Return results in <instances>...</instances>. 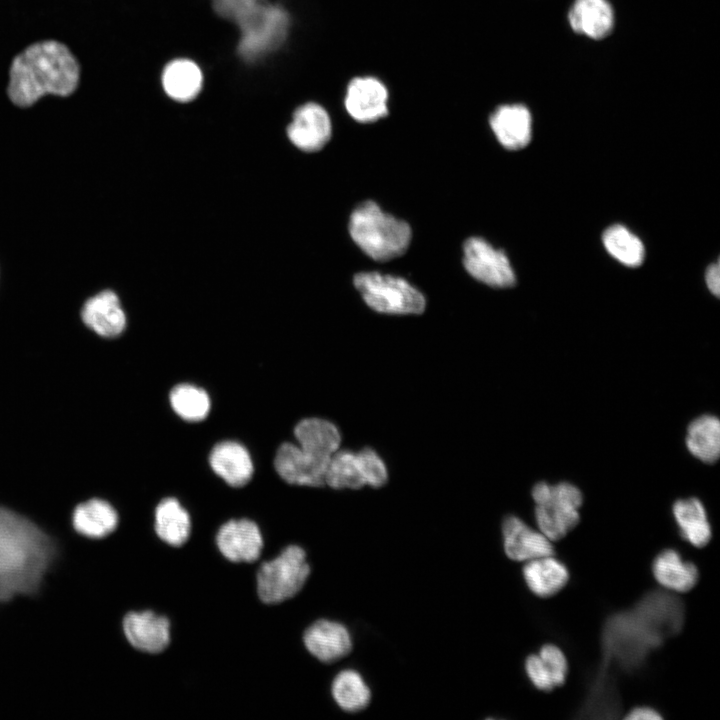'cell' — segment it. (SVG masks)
Wrapping results in <instances>:
<instances>
[{
  "label": "cell",
  "mask_w": 720,
  "mask_h": 720,
  "mask_svg": "<svg viewBox=\"0 0 720 720\" xmlns=\"http://www.w3.org/2000/svg\"><path fill=\"white\" fill-rule=\"evenodd\" d=\"M57 552L35 523L0 506V603L36 593Z\"/></svg>",
  "instance_id": "6da1fadb"
},
{
  "label": "cell",
  "mask_w": 720,
  "mask_h": 720,
  "mask_svg": "<svg viewBox=\"0 0 720 720\" xmlns=\"http://www.w3.org/2000/svg\"><path fill=\"white\" fill-rule=\"evenodd\" d=\"M78 80V63L66 46L56 41L39 42L12 62L8 95L15 105L28 107L48 93L70 95Z\"/></svg>",
  "instance_id": "7a4b0ae2"
},
{
  "label": "cell",
  "mask_w": 720,
  "mask_h": 720,
  "mask_svg": "<svg viewBox=\"0 0 720 720\" xmlns=\"http://www.w3.org/2000/svg\"><path fill=\"white\" fill-rule=\"evenodd\" d=\"M215 11L239 29L238 52L246 61L276 50L286 39L289 15L266 0H212Z\"/></svg>",
  "instance_id": "3957f363"
},
{
  "label": "cell",
  "mask_w": 720,
  "mask_h": 720,
  "mask_svg": "<svg viewBox=\"0 0 720 720\" xmlns=\"http://www.w3.org/2000/svg\"><path fill=\"white\" fill-rule=\"evenodd\" d=\"M348 229L356 245L376 261L402 256L412 238L407 222L383 212L371 200L362 202L353 210Z\"/></svg>",
  "instance_id": "277c9868"
},
{
  "label": "cell",
  "mask_w": 720,
  "mask_h": 720,
  "mask_svg": "<svg viewBox=\"0 0 720 720\" xmlns=\"http://www.w3.org/2000/svg\"><path fill=\"white\" fill-rule=\"evenodd\" d=\"M531 495L535 502L536 525L549 540H560L579 523L583 494L576 485L539 482Z\"/></svg>",
  "instance_id": "5b68a950"
},
{
  "label": "cell",
  "mask_w": 720,
  "mask_h": 720,
  "mask_svg": "<svg viewBox=\"0 0 720 720\" xmlns=\"http://www.w3.org/2000/svg\"><path fill=\"white\" fill-rule=\"evenodd\" d=\"M354 286L374 311L391 315H417L426 307L424 295L405 279L378 272H360Z\"/></svg>",
  "instance_id": "8992f818"
},
{
  "label": "cell",
  "mask_w": 720,
  "mask_h": 720,
  "mask_svg": "<svg viewBox=\"0 0 720 720\" xmlns=\"http://www.w3.org/2000/svg\"><path fill=\"white\" fill-rule=\"evenodd\" d=\"M310 571L304 549L287 546L277 557L260 566L257 573L260 600L277 604L294 597L303 588Z\"/></svg>",
  "instance_id": "52a82bcc"
},
{
  "label": "cell",
  "mask_w": 720,
  "mask_h": 720,
  "mask_svg": "<svg viewBox=\"0 0 720 720\" xmlns=\"http://www.w3.org/2000/svg\"><path fill=\"white\" fill-rule=\"evenodd\" d=\"M388 480L383 459L369 447L358 452L337 450L329 459L325 484L334 489H359L366 485L378 488Z\"/></svg>",
  "instance_id": "ba28073f"
},
{
  "label": "cell",
  "mask_w": 720,
  "mask_h": 720,
  "mask_svg": "<svg viewBox=\"0 0 720 720\" xmlns=\"http://www.w3.org/2000/svg\"><path fill=\"white\" fill-rule=\"evenodd\" d=\"M463 265L477 281L494 288H507L516 283L514 271L502 250L485 239L470 237L463 245Z\"/></svg>",
  "instance_id": "9c48e42d"
},
{
  "label": "cell",
  "mask_w": 720,
  "mask_h": 720,
  "mask_svg": "<svg viewBox=\"0 0 720 720\" xmlns=\"http://www.w3.org/2000/svg\"><path fill=\"white\" fill-rule=\"evenodd\" d=\"M331 133L332 125L327 111L314 102L299 106L287 127L291 143L304 152L321 150L330 140Z\"/></svg>",
  "instance_id": "30bf717a"
},
{
  "label": "cell",
  "mask_w": 720,
  "mask_h": 720,
  "mask_svg": "<svg viewBox=\"0 0 720 720\" xmlns=\"http://www.w3.org/2000/svg\"><path fill=\"white\" fill-rule=\"evenodd\" d=\"M328 462L305 452L298 445L285 442L276 452L274 467L289 484L319 487L325 485Z\"/></svg>",
  "instance_id": "8fae6325"
},
{
  "label": "cell",
  "mask_w": 720,
  "mask_h": 720,
  "mask_svg": "<svg viewBox=\"0 0 720 720\" xmlns=\"http://www.w3.org/2000/svg\"><path fill=\"white\" fill-rule=\"evenodd\" d=\"M221 554L232 562L256 561L263 549V537L257 524L249 519L230 520L216 535Z\"/></svg>",
  "instance_id": "7c38bea8"
},
{
  "label": "cell",
  "mask_w": 720,
  "mask_h": 720,
  "mask_svg": "<svg viewBox=\"0 0 720 720\" xmlns=\"http://www.w3.org/2000/svg\"><path fill=\"white\" fill-rule=\"evenodd\" d=\"M388 91L375 77L353 78L345 96L348 114L360 123H371L388 114Z\"/></svg>",
  "instance_id": "4fadbf2b"
},
{
  "label": "cell",
  "mask_w": 720,
  "mask_h": 720,
  "mask_svg": "<svg viewBox=\"0 0 720 720\" xmlns=\"http://www.w3.org/2000/svg\"><path fill=\"white\" fill-rule=\"evenodd\" d=\"M502 534L504 552L511 560L526 562L554 555L552 541L514 515H509L503 520Z\"/></svg>",
  "instance_id": "5bb4252c"
},
{
  "label": "cell",
  "mask_w": 720,
  "mask_h": 720,
  "mask_svg": "<svg viewBox=\"0 0 720 720\" xmlns=\"http://www.w3.org/2000/svg\"><path fill=\"white\" fill-rule=\"evenodd\" d=\"M122 626L128 642L139 651L157 654L169 645V620L152 611L130 612L124 617Z\"/></svg>",
  "instance_id": "9a60e30c"
},
{
  "label": "cell",
  "mask_w": 720,
  "mask_h": 720,
  "mask_svg": "<svg viewBox=\"0 0 720 720\" xmlns=\"http://www.w3.org/2000/svg\"><path fill=\"white\" fill-rule=\"evenodd\" d=\"M303 641L309 653L324 663L335 662L352 649V638L341 623L321 619L314 622L304 633Z\"/></svg>",
  "instance_id": "2e32d148"
},
{
  "label": "cell",
  "mask_w": 720,
  "mask_h": 720,
  "mask_svg": "<svg viewBox=\"0 0 720 720\" xmlns=\"http://www.w3.org/2000/svg\"><path fill=\"white\" fill-rule=\"evenodd\" d=\"M83 323L102 337L113 338L126 328V315L119 297L112 290H103L88 298L81 309Z\"/></svg>",
  "instance_id": "e0dca14e"
},
{
  "label": "cell",
  "mask_w": 720,
  "mask_h": 720,
  "mask_svg": "<svg viewBox=\"0 0 720 720\" xmlns=\"http://www.w3.org/2000/svg\"><path fill=\"white\" fill-rule=\"evenodd\" d=\"M489 122L500 144L508 150L521 149L531 140L532 118L524 105L499 106Z\"/></svg>",
  "instance_id": "ac0fdd59"
},
{
  "label": "cell",
  "mask_w": 720,
  "mask_h": 720,
  "mask_svg": "<svg viewBox=\"0 0 720 720\" xmlns=\"http://www.w3.org/2000/svg\"><path fill=\"white\" fill-rule=\"evenodd\" d=\"M209 463L213 471L233 487L244 486L253 475L249 452L235 441L216 444L210 452Z\"/></svg>",
  "instance_id": "d6986e66"
},
{
  "label": "cell",
  "mask_w": 720,
  "mask_h": 720,
  "mask_svg": "<svg viewBox=\"0 0 720 720\" xmlns=\"http://www.w3.org/2000/svg\"><path fill=\"white\" fill-rule=\"evenodd\" d=\"M568 20L574 32L600 40L611 33L614 12L607 0H575Z\"/></svg>",
  "instance_id": "ffe728a7"
},
{
  "label": "cell",
  "mask_w": 720,
  "mask_h": 720,
  "mask_svg": "<svg viewBox=\"0 0 720 720\" xmlns=\"http://www.w3.org/2000/svg\"><path fill=\"white\" fill-rule=\"evenodd\" d=\"M294 435L300 448L323 460H329L341 443L337 426L322 418L301 420L295 426Z\"/></svg>",
  "instance_id": "44dd1931"
},
{
  "label": "cell",
  "mask_w": 720,
  "mask_h": 720,
  "mask_svg": "<svg viewBox=\"0 0 720 720\" xmlns=\"http://www.w3.org/2000/svg\"><path fill=\"white\" fill-rule=\"evenodd\" d=\"M522 572L529 590L541 598L555 595L569 580L567 567L553 555L526 561Z\"/></svg>",
  "instance_id": "7402d4cb"
},
{
  "label": "cell",
  "mask_w": 720,
  "mask_h": 720,
  "mask_svg": "<svg viewBox=\"0 0 720 720\" xmlns=\"http://www.w3.org/2000/svg\"><path fill=\"white\" fill-rule=\"evenodd\" d=\"M203 73L192 60L179 58L163 69L161 83L165 93L174 101L185 103L195 99L203 86Z\"/></svg>",
  "instance_id": "603a6c76"
},
{
  "label": "cell",
  "mask_w": 720,
  "mask_h": 720,
  "mask_svg": "<svg viewBox=\"0 0 720 720\" xmlns=\"http://www.w3.org/2000/svg\"><path fill=\"white\" fill-rule=\"evenodd\" d=\"M652 574L661 586L678 593L693 589L699 577L696 565L684 561L673 549H665L657 554L652 563Z\"/></svg>",
  "instance_id": "cb8c5ba5"
},
{
  "label": "cell",
  "mask_w": 720,
  "mask_h": 720,
  "mask_svg": "<svg viewBox=\"0 0 720 720\" xmlns=\"http://www.w3.org/2000/svg\"><path fill=\"white\" fill-rule=\"evenodd\" d=\"M74 529L88 538H104L118 525L114 507L102 499H90L76 506L72 516Z\"/></svg>",
  "instance_id": "d4e9b609"
},
{
  "label": "cell",
  "mask_w": 720,
  "mask_h": 720,
  "mask_svg": "<svg viewBox=\"0 0 720 720\" xmlns=\"http://www.w3.org/2000/svg\"><path fill=\"white\" fill-rule=\"evenodd\" d=\"M674 519L691 545L702 548L712 538V529L703 503L696 497L679 499L672 506Z\"/></svg>",
  "instance_id": "484cf974"
},
{
  "label": "cell",
  "mask_w": 720,
  "mask_h": 720,
  "mask_svg": "<svg viewBox=\"0 0 720 720\" xmlns=\"http://www.w3.org/2000/svg\"><path fill=\"white\" fill-rule=\"evenodd\" d=\"M685 445L689 453L703 463L712 464L720 456V421L704 414L687 427Z\"/></svg>",
  "instance_id": "4316f807"
},
{
  "label": "cell",
  "mask_w": 720,
  "mask_h": 720,
  "mask_svg": "<svg viewBox=\"0 0 720 720\" xmlns=\"http://www.w3.org/2000/svg\"><path fill=\"white\" fill-rule=\"evenodd\" d=\"M155 532L162 541L174 547H179L188 540L191 519L177 499L165 498L157 505Z\"/></svg>",
  "instance_id": "83f0119b"
},
{
  "label": "cell",
  "mask_w": 720,
  "mask_h": 720,
  "mask_svg": "<svg viewBox=\"0 0 720 720\" xmlns=\"http://www.w3.org/2000/svg\"><path fill=\"white\" fill-rule=\"evenodd\" d=\"M336 704L346 712H358L366 708L371 699L370 689L355 670L339 672L331 685Z\"/></svg>",
  "instance_id": "f1b7e54d"
},
{
  "label": "cell",
  "mask_w": 720,
  "mask_h": 720,
  "mask_svg": "<svg viewBox=\"0 0 720 720\" xmlns=\"http://www.w3.org/2000/svg\"><path fill=\"white\" fill-rule=\"evenodd\" d=\"M603 244L615 259L626 266L642 264L645 251L641 240L622 225H613L603 234Z\"/></svg>",
  "instance_id": "f546056e"
},
{
  "label": "cell",
  "mask_w": 720,
  "mask_h": 720,
  "mask_svg": "<svg viewBox=\"0 0 720 720\" xmlns=\"http://www.w3.org/2000/svg\"><path fill=\"white\" fill-rule=\"evenodd\" d=\"M169 399L175 413L186 421H201L210 410L207 392L192 384L176 385L171 390Z\"/></svg>",
  "instance_id": "4dcf8cb0"
},
{
  "label": "cell",
  "mask_w": 720,
  "mask_h": 720,
  "mask_svg": "<svg viewBox=\"0 0 720 720\" xmlns=\"http://www.w3.org/2000/svg\"><path fill=\"white\" fill-rule=\"evenodd\" d=\"M538 655L548 669L555 687L563 685L568 673V662L563 651L554 644H545Z\"/></svg>",
  "instance_id": "1f68e13d"
},
{
  "label": "cell",
  "mask_w": 720,
  "mask_h": 720,
  "mask_svg": "<svg viewBox=\"0 0 720 720\" xmlns=\"http://www.w3.org/2000/svg\"><path fill=\"white\" fill-rule=\"evenodd\" d=\"M525 671L537 689L548 692L555 688L552 677L538 654H531L526 658Z\"/></svg>",
  "instance_id": "d6a6232c"
},
{
  "label": "cell",
  "mask_w": 720,
  "mask_h": 720,
  "mask_svg": "<svg viewBox=\"0 0 720 720\" xmlns=\"http://www.w3.org/2000/svg\"><path fill=\"white\" fill-rule=\"evenodd\" d=\"M624 718L628 720H660L662 716L651 707L638 706L630 710Z\"/></svg>",
  "instance_id": "836d02e7"
},
{
  "label": "cell",
  "mask_w": 720,
  "mask_h": 720,
  "mask_svg": "<svg viewBox=\"0 0 720 720\" xmlns=\"http://www.w3.org/2000/svg\"><path fill=\"white\" fill-rule=\"evenodd\" d=\"M706 283L712 294L716 297L720 293V268L719 262L711 264L706 272Z\"/></svg>",
  "instance_id": "e575fe53"
}]
</instances>
